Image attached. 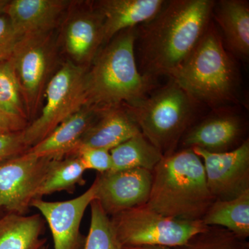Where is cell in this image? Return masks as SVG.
I'll return each instance as SVG.
<instances>
[{
    "label": "cell",
    "instance_id": "1",
    "mask_svg": "<svg viewBox=\"0 0 249 249\" xmlns=\"http://www.w3.org/2000/svg\"><path fill=\"white\" fill-rule=\"evenodd\" d=\"M214 0H170L144 24L139 54L142 75L169 76L199 43L211 22Z\"/></svg>",
    "mask_w": 249,
    "mask_h": 249
},
{
    "label": "cell",
    "instance_id": "2",
    "mask_svg": "<svg viewBox=\"0 0 249 249\" xmlns=\"http://www.w3.org/2000/svg\"><path fill=\"white\" fill-rule=\"evenodd\" d=\"M147 206L167 217L202 220L215 201L206 181L204 163L193 149L164 155L152 171Z\"/></svg>",
    "mask_w": 249,
    "mask_h": 249
},
{
    "label": "cell",
    "instance_id": "3",
    "mask_svg": "<svg viewBox=\"0 0 249 249\" xmlns=\"http://www.w3.org/2000/svg\"><path fill=\"white\" fill-rule=\"evenodd\" d=\"M137 39V31L130 28L119 33L100 49L86 73L90 106H134L155 89V79L144 76L137 68L134 56Z\"/></svg>",
    "mask_w": 249,
    "mask_h": 249
},
{
    "label": "cell",
    "instance_id": "4",
    "mask_svg": "<svg viewBox=\"0 0 249 249\" xmlns=\"http://www.w3.org/2000/svg\"><path fill=\"white\" fill-rule=\"evenodd\" d=\"M169 77L195 101L212 109L240 103V72L212 22L191 55Z\"/></svg>",
    "mask_w": 249,
    "mask_h": 249
},
{
    "label": "cell",
    "instance_id": "5",
    "mask_svg": "<svg viewBox=\"0 0 249 249\" xmlns=\"http://www.w3.org/2000/svg\"><path fill=\"white\" fill-rule=\"evenodd\" d=\"M201 106L172 80L126 106L142 134L164 156L178 150L183 134L199 119Z\"/></svg>",
    "mask_w": 249,
    "mask_h": 249
},
{
    "label": "cell",
    "instance_id": "6",
    "mask_svg": "<svg viewBox=\"0 0 249 249\" xmlns=\"http://www.w3.org/2000/svg\"><path fill=\"white\" fill-rule=\"evenodd\" d=\"M88 70L67 60L52 76L45 91V106L39 117L22 131L28 148L38 143L82 107L88 104Z\"/></svg>",
    "mask_w": 249,
    "mask_h": 249
},
{
    "label": "cell",
    "instance_id": "7",
    "mask_svg": "<svg viewBox=\"0 0 249 249\" xmlns=\"http://www.w3.org/2000/svg\"><path fill=\"white\" fill-rule=\"evenodd\" d=\"M110 219L123 247L161 246L177 248L209 227L202 220L167 217L146 204L123 211Z\"/></svg>",
    "mask_w": 249,
    "mask_h": 249
},
{
    "label": "cell",
    "instance_id": "8",
    "mask_svg": "<svg viewBox=\"0 0 249 249\" xmlns=\"http://www.w3.org/2000/svg\"><path fill=\"white\" fill-rule=\"evenodd\" d=\"M57 55L53 31L18 39L11 60L29 119L37 111L52 78Z\"/></svg>",
    "mask_w": 249,
    "mask_h": 249
},
{
    "label": "cell",
    "instance_id": "9",
    "mask_svg": "<svg viewBox=\"0 0 249 249\" xmlns=\"http://www.w3.org/2000/svg\"><path fill=\"white\" fill-rule=\"evenodd\" d=\"M248 127L247 117L235 106L213 109L186 131L178 150L198 147L211 153L232 151L249 139Z\"/></svg>",
    "mask_w": 249,
    "mask_h": 249
},
{
    "label": "cell",
    "instance_id": "10",
    "mask_svg": "<svg viewBox=\"0 0 249 249\" xmlns=\"http://www.w3.org/2000/svg\"><path fill=\"white\" fill-rule=\"evenodd\" d=\"M51 160L26 152L0 163V208L9 213L27 214Z\"/></svg>",
    "mask_w": 249,
    "mask_h": 249
},
{
    "label": "cell",
    "instance_id": "11",
    "mask_svg": "<svg viewBox=\"0 0 249 249\" xmlns=\"http://www.w3.org/2000/svg\"><path fill=\"white\" fill-rule=\"evenodd\" d=\"M64 19L60 44L69 60L88 70L103 45V16L93 3L73 1Z\"/></svg>",
    "mask_w": 249,
    "mask_h": 249
},
{
    "label": "cell",
    "instance_id": "12",
    "mask_svg": "<svg viewBox=\"0 0 249 249\" xmlns=\"http://www.w3.org/2000/svg\"><path fill=\"white\" fill-rule=\"evenodd\" d=\"M192 149L202 160L208 187L215 200H231L249 191V139L235 150L224 153Z\"/></svg>",
    "mask_w": 249,
    "mask_h": 249
},
{
    "label": "cell",
    "instance_id": "13",
    "mask_svg": "<svg viewBox=\"0 0 249 249\" xmlns=\"http://www.w3.org/2000/svg\"><path fill=\"white\" fill-rule=\"evenodd\" d=\"M95 200L109 217L147 204L151 191L152 173L134 168L98 174Z\"/></svg>",
    "mask_w": 249,
    "mask_h": 249
},
{
    "label": "cell",
    "instance_id": "14",
    "mask_svg": "<svg viewBox=\"0 0 249 249\" xmlns=\"http://www.w3.org/2000/svg\"><path fill=\"white\" fill-rule=\"evenodd\" d=\"M96 183L93 181L89 189L74 199L63 201H47L35 199L31 207L40 211L48 224L54 249H83L85 239L80 228L85 211L95 199Z\"/></svg>",
    "mask_w": 249,
    "mask_h": 249
},
{
    "label": "cell",
    "instance_id": "15",
    "mask_svg": "<svg viewBox=\"0 0 249 249\" xmlns=\"http://www.w3.org/2000/svg\"><path fill=\"white\" fill-rule=\"evenodd\" d=\"M73 1L12 0L4 14L9 18L18 39L23 36L53 31Z\"/></svg>",
    "mask_w": 249,
    "mask_h": 249
},
{
    "label": "cell",
    "instance_id": "16",
    "mask_svg": "<svg viewBox=\"0 0 249 249\" xmlns=\"http://www.w3.org/2000/svg\"><path fill=\"white\" fill-rule=\"evenodd\" d=\"M140 132L125 105L101 108L96 120L80 139L78 147H95L110 151Z\"/></svg>",
    "mask_w": 249,
    "mask_h": 249
},
{
    "label": "cell",
    "instance_id": "17",
    "mask_svg": "<svg viewBox=\"0 0 249 249\" xmlns=\"http://www.w3.org/2000/svg\"><path fill=\"white\" fill-rule=\"evenodd\" d=\"M101 109L86 105L59 124L48 137L28 149L27 152L54 160L73 155L80 139L96 120Z\"/></svg>",
    "mask_w": 249,
    "mask_h": 249
},
{
    "label": "cell",
    "instance_id": "18",
    "mask_svg": "<svg viewBox=\"0 0 249 249\" xmlns=\"http://www.w3.org/2000/svg\"><path fill=\"white\" fill-rule=\"evenodd\" d=\"M165 0H101L93 3L103 18L106 45L119 33L145 24L159 14Z\"/></svg>",
    "mask_w": 249,
    "mask_h": 249
},
{
    "label": "cell",
    "instance_id": "19",
    "mask_svg": "<svg viewBox=\"0 0 249 249\" xmlns=\"http://www.w3.org/2000/svg\"><path fill=\"white\" fill-rule=\"evenodd\" d=\"M213 17L218 23L226 43L240 58L249 55V3L247 0L215 1Z\"/></svg>",
    "mask_w": 249,
    "mask_h": 249
},
{
    "label": "cell",
    "instance_id": "20",
    "mask_svg": "<svg viewBox=\"0 0 249 249\" xmlns=\"http://www.w3.org/2000/svg\"><path fill=\"white\" fill-rule=\"evenodd\" d=\"M45 220L40 214L8 213L0 219V249H40Z\"/></svg>",
    "mask_w": 249,
    "mask_h": 249
},
{
    "label": "cell",
    "instance_id": "21",
    "mask_svg": "<svg viewBox=\"0 0 249 249\" xmlns=\"http://www.w3.org/2000/svg\"><path fill=\"white\" fill-rule=\"evenodd\" d=\"M202 222L209 227L224 228L247 240L249 237V190L231 200L214 201Z\"/></svg>",
    "mask_w": 249,
    "mask_h": 249
},
{
    "label": "cell",
    "instance_id": "22",
    "mask_svg": "<svg viewBox=\"0 0 249 249\" xmlns=\"http://www.w3.org/2000/svg\"><path fill=\"white\" fill-rule=\"evenodd\" d=\"M109 152L112 162L110 171L112 172L134 168L152 171L163 157L142 132Z\"/></svg>",
    "mask_w": 249,
    "mask_h": 249
},
{
    "label": "cell",
    "instance_id": "23",
    "mask_svg": "<svg viewBox=\"0 0 249 249\" xmlns=\"http://www.w3.org/2000/svg\"><path fill=\"white\" fill-rule=\"evenodd\" d=\"M86 171L79 158L75 155L67 156L62 159H52L43 181L37 192L35 199L53 194L57 192L74 193L77 185L83 186V178Z\"/></svg>",
    "mask_w": 249,
    "mask_h": 249
},
{
    "label": "cell",
    "instance_id": "24",
    "mask_svg": "<svg viewBox=\"0 0 249 249\" xmlns=\"http://www.w3.org/2000/svg\"><path fill=\"white\" fill-rule=\"evenodd\" d=\"M90 206L91 222L83 249H123L110 217L95 199Z\"/></svg>",
    "mask_w": 249,
    "mask_h": 249
},
{
    "label": "cell",
    "instance_id": "25",
    "mask_svg": "<svg viewBox=\"0 0 249 249\" xmlns=\"http://www.w3.org/2000/svg\"><path fill=\"white\" fill-rule=\"evenodd\" d=\"M175 249H249V242L227 229L209 227Z\"/></svg>",
    "mask_w": 249,
    "mask_h": 249
},
{
    "label": "cell",
    "instance_id": "26",
    "mask_svg": "<svg viewBox=\"0 0 249 249\" xmlns=\"http://www.w3.org/2000/svg\"><path fill=\"white\" fill-rule=\"evenodd\" d=\"M0 109L29 121L11 62H0Z\"/></svg>",
    "mask_w": 249,
    "mask_h": 249
},
{
    "label": "cell",
    "instance_id": "27",
    "mask_svg": "<svg viewBox=\"0 0 249 249\" xmlns=\"http://www.w3.org/2000/svg\"><path fill=\"white\" fill-rule=\"evenodd\" d=\"M71 155L79 158L86 170H96L103 174L110 171L112 167L110 152L104 149L80 146Z\"/></svg>",
    "mask_w": 249,
    "mask_h": 249
},
{
    "label": "cell",
    "instance_id": "28",
    "mask_svg": "<svg viewBox=\"0 0 249 249\" xmlns=\"http://www.w3.org/2000/svg\"><path fill=\"white\" fill-rule=\"evenodd\" d=\"M28 149L23 139L22 131L0 133V163L22 155Z\"/></svg>",
    "mask_w": 249,
    "mask_h": 249
},
{
    "label": "cell",
    "instance_id": "29",
    "mask_svg": "<svg viewBox=\"0 0 249 249\" xmlns=\"http://www.w3.org/2000/svg\"><path fill=\"white\" fill-rule=\"evenodd\" d=\"M18 40L9 18L0 14V62L9 61Z\"/></svg>",
    "mask_w": 249,
    "mask_h": 249
},
{
    "label": "cell",
    "instance_id": "30",
    "mask_svg": "<svg viewBox=\"0 0 249 249\" xmlns=\"http://www.w3.org/2000/svg\"><path fill=\"white\" fill-rule=\"evenodd\" d=\"M29 124V121L0 109V133L21 132Z\"/></svg>",
    "mask_w": 249,
    "mask_h": 249
},
{
    "label": "cell",
    "instance_id": "31",
    "mask_svg": "<svg viewBox=\"0 0 249 249\" xmlns=\"http://www.w3.org/2000/svg\"><path fill=\"white\" fill-rule=\"evenodd\" d=\"M123 249H175L161 246H140V247H124Z\"/></svg>",
    "mask_w": 249,
    "mask_h": 249
},
{
    "label": "cell",
    "instance_id": "32",
    "mask_svg": "<svg viewBox=\"0 0 249 249\" xmlns=\"http://www.w3.org/2000/svg\"><path fill=\"white\" fill-rule=\"evenodd\" d=\"M40 249H48V246H46V245H45V246H43V247H42V248H41Z\"/></svg>",
    "mask_w": 249,
    "mask_h": 249
}]
</instances>
